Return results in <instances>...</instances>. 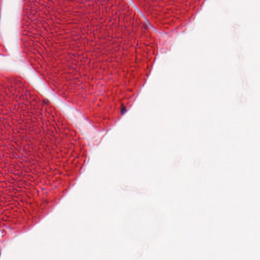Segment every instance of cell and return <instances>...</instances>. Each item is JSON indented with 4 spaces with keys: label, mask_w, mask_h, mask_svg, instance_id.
Segmentation results:
<instances>
[{
    "label": "cell",
    "mask_w": 260,
    "mask_h": 260,
    "mask_svg": "<svg viewBox=\"0 0 260 260\" xmlns=\"http://www.w3.org/2000/svg\"><path fill=\"white\" fill-rule=\"evenodd\" d=\"M110 19L105 0H58L20 32L22 53L48 55L83 42L106 31Z\"/></svg>",
    "instance_id": "obj_1"
}]
</instances>
